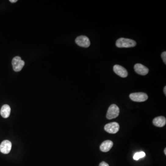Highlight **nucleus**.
<instances>
[{"label":"nucleus","instance_id":"f3484780","mask_svg":"<svg viewBox=\"0 0 166 166\" xmlns=\"http://www.w3.org/2000/svg\"><path fill=\"white\" fill-rule=\"evenodd\" d=\"M164 93L165 96H166V86H165L164 88Z\"/></svg>","mask_w":166,"mask_h":166},{"label":"nucleus","instance_id":"7ed1b4c3","mask_svg":"<svg viewBox=\"0 0 166 166\" xmlns=\"http://www.w3.org/2000/svg\"><path fill=\"white\" fill-rule=\"evenodd\" d=\"M13 69L15 72L21 71L25 65V62L20 56L14 57L12 61Z\"/></svg>","mask_w":166,"mask_h":166},{"label":"nucleus","instance_id":"0eeeda50","mask_svg":"<svg viewBox=\"0 0 166 166\" xmlns=\"http://www.w3.org/2000/svg\"><path fill=\"white\" fill-rule=\"evenodd\" d=\"M12 149V143L10 141L5 140L0 144V151L4 154H9Z\"/></svg>","mask_w":166,"mask_h":166},{"label":"nucleus","instance_id":"20e7f679","mask_svg":"<svg viewBox=\"0 0 166 166\" xmlns=\"http://www.w3.org/2000/svg\"><path fill=\"white\" fill-rule=\"evenodd\" d=\"M130 98L132 101L136 102H143L146 101L148 96L143 92L133 93L130 94Z\"/></svg>","mask_w":166,"mask_h":166},{"label":"nucleus","instance_id":"a211bd4d","mask_svg":"<svg viewBox=\"0 0 166 166\" xmlns=\"http://www.w3.org/2000/svg\"><path fill=\"white\" fill-rule=\"evenodd\" d=\"M164 153H165V155H166V149L165 148V150H164Z\"/></svg>","mask_w":166,"mask_h":166},{"label":"nucleus","instance_id":"1a4fd4ad","mask_svg":"<svg viewBox=\"0 0 166 166\" xmlns=\"http://www.w3.org/2000/svg\"><path fill=\"white\" fill-rule=\"evenodd\" d=\"M135 72L141 75H146L149 73V69L147 67L141 64L137 63L134 67Z\"/></svg>","mask_w":166,"mask_h":166},{"label":"nucleus","instance_id":"f8f14e48","mask_svg":"<svg viewBox=\"0 0 166 166\" xmlns=\"http://www.w3.org/2000/svg\"><path fill=\"white\" fill-rule=\"evenodd\" d=\"M11 113V108L9 105L5 104L2 106L0 111V114L2 117L7 118L9 116Z\"/></svg>","mask_w":166,"mask_h":166},{"label":"nucleus","instance_id":"4468645a","mask_svg":"<svg viewBox=\"0 0 166 166\" xmlns=\"http://www.w3.org/2000/svg\"><path fill=\"white\" fill-rule=\"evenodd\" d=\"M161 57H162V60H163V62L165 63V64H166V52L164 51L163 53L161 54Z\"/></svg>","mask_w":166,"mask_h":166},{"label":"nucleus","instance_id":"ddd939ff","mask_svg":"<svg viewBox=\"0 0 166 166\" xmlns=\"http://www.w3.org/2000/svg\"><path fill=\"white\" fill-rule=\"evenodd\" d=\"M145 156H146L145 153L143 151L137 152V153H136L134 154V156H133V159L138 161L140 159L144 157H145Z\"/></svg>","mask_w":166,"mask_h":166},{"label":"nucleus","instance_id":"f03ea898","mask_svg":"<svg viewBox=\"0 0 166 166\" xmlns=\"http://www.w3.org/2000/svg\"><path fill=\"white\" fill-rule=\"evenodd\" d=\"M120 113V109L115 104H112L108 110L106 117L109 120L114 119L118 117Z\"/></svg>","mask_w":166,"mask_h":166},{"label":"nucleus","instance_id":"2eb2a0df","mask_svg":"<svg viewBox=\"0 0 166 166\" xmlns=\"http://www.w3.org/2000/svg\"><path fill=\"white\" fill-rule=\"evenodd\" d=\"M99 166H109V165L105 161H103L100 163Z\"/></svg>","mask_w":166,"mask_h":166},{"label":"nucleus","instance_id":"dca6fc26","mask_svg":"<svg viewBox=\"0 0 166 166\" xmlns=\"http://www.w3.org/2000/svg\"><path fill=\"white\" fill-rule=\"evenodd\" d=\"M10 2L12 3H14V2H17V0H10Z\"/></svg>","mask_w":166,"mask_h":166},{"label":"nucleus","instance_id":"39448f33","mask_svg":"<svg viewBox=\"0 0 166 166\" xmlns=\"http://www.w3.org/2000/svg\"><path fill=\"white\" fill-rule=\"evenodd\" d=\"M75 42L79 46L84 48H88L91 45L90 39L85 36H80L76 38Z\"/></svg>","mask_w":166,"mask_h":166},{"label":"nucleus","instance_id":"9d476101","mask_svg":"<svg viewBox=\"0 0 166 166\" xmlns=\"http://www.w3.org/2000/svg\"><path fill=\"white\" fill-rule=\"evenodd\" d=\"M113 146V142L111 140H106L102 143L100 145V149L101 151L107 152L110 151Z\"/></svg>","mask_w":166,"mask_h":166},{"label":"nucleus","instance_id":"423d86ee","mask_svg":"<svg viewBox=\"0 0 166 166\" xmlns=\"http://www.w3.org/2000/svg\"><path fill=\"white\" fill-rule=\"evenodd\" d=\"M120 126L118 123L114 122L107 124L104 127L105 131L109 133L115 134L119 131Z\"/></svg>","mask_w":166,"mask_h":166},{"label":"nucleus","instance_id":"9b49d317","mask_svg":"<svg viewBox=\"0 0 166 166\" xmlns=\"http://www.w3.org/2000/svg\"><path fill=\"white\" fill-rule=\"evenodd\" d=\"M166 120L163 116H159L156 117L153 120V123L155 126L159 128H162L166 125Z\"/></svg>","mask_w":166,"mask_h":166},{"label":"nucleus","instance_id":"6e6552de","mask_svg":"<svg viewBox=\"0 0 166 166\" xmlns=\"http://www.w3.org/2000/svg\"><path fill=\"white\" fill-rule=\"evenodd\" d=\"M114 71L119 76L122 78H126L128 76V72L127 69L121 66L115 65L114 66Z\"/></svg>","mask_w":166,"mask_h":166},{"label":"nucleus","instance_id":"f257e3e1","mask_svg":"<svg viewBox=\"0 0 166 166\" xmlns=\"http://www.w3.org/2000/svg\"><path fill=\"white\" fill-rule=\"evenodd\" d=\"M116 45L118 48L134 47L136 45V42L131 39L120 38L116 41Z\"/></svg>","mask_w":166,"mask_h":166}]
</instances>
